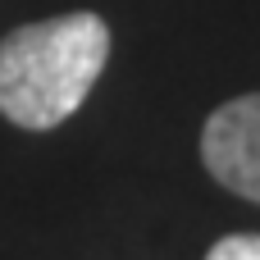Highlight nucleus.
<instances>
[{
	"label": "nucleus",
	"mask_w": 260,
	"mask_h": 260,
	"mask_svg": "<svg viewBox=\"0 0 260 260\" xmlns=\"http://www.w3.org/2000/svg\"><path fill=\"white\" fill-rule=\"evenodd\" d=\"M201 160L229 192L260 206V91L219 105L206 119Z\"/></svg>",
	"instance_id": "f03ea898"
},
{
	"label": "nucleus",
	"mask_w": 260,
	"mask_h": 260,
	"mask_svg": "<svg viewBox=\"0 0 260 260\" xmlns=\"http://www.w3.org/2000/svg\"><path fill=\"white\" fill-rule=\"evenodd\" d=\"M105 55L110 27L96 14L14 27L0 41V114L32 133L64 123L96 87Z\"/></svg>",
	"instance_id": "f257e3e1"
},
{
	"label": "nucleus",
	"mask_w": 260,
	"mask_h": 260,
	"mask_svg": "<svg viewBox=\"0 0 260 260\" xmlns=\"http://www.w3.org/2000/svg\"><path fill=\"white\" fill-rule=\"evenodd\" d=\"M206 260H260V233H233L210 247Z\"/></svg>",
	"instance_id": "7ed1b4c3"
}]
</instances>
